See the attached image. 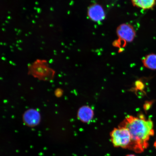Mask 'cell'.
I'll return each instance as SVG.
<instances>
[{"label":"cell","mask_w":156,"mask_h":156,"mask_svg":"<svg viewBox=\"0 0 156 156\" xmlns=\"http://www.w3.org/2000/svg\"><path fill=\"white\" fill-rule=\"evenodd\" d=\"M142 62L146 68L151 70H156V54L148 55L142 59Z\"/></svg>","instance_id":"cell-8"},{"label":"cell","mask_w":156,"mask_h":156,"mask_svg":"<svg viewBox=\"0 0 156 156\" xmlns=\"http://www.w3.org/2000/svg\"><path fill=\"white\" fill-rule=\"evenodd\" d=\"M87 14L89 18L95 22L102 21L105 17L104 9L102 6L97 3L94 4L89 7Z\"/></svg>","instance_id":"cell-5"},{"label":"cell","mask_w":156,"mask_h":156,"mask_svg":"<svg viewBox=\"0 0 156 156\" xmlns=\"http://www.w3.org/2000/svg\"><path fill=\"white\" fill-rule=\"evenodd\" d=\"M90 110L87 108H83L82 109L80 113V115L81 118L84 121H87L90 119L91 117Z\"/></svg>","instance_id":"cell-9"},{"label":"cell","mask_w":156,"mask_h":156,"mask_svg":"<svg viewBox=\"0 0 156 156\" xmlns=\"http://www.w3.org/2000/svg\"><path fill=\"white\" fill-rule=\"evenodd\" d=\"M134 6L144 9H151L154 6L156 0H130Z\"/></svg>","instance_id":"cell-7"},{"label":"cell","mask_w":156,"mask_h":156,"mask_svg":"<svg viewBox=\"0 0 156 156\" xmlns=\"http://www.w3.org/2000/svg\"><path fill=\"white\" fill-rule=\"evenodd\" d=\"M111 140L115 147H130L131 138L129 131L125 127L120 126L115 128L111 133Z\"/></svg>","instance_id":"cell-3"},{"label":"cell","mask_w":156,"mask_h":156,"mask_svg":"<svg viewBox=\"0 0 156 156\" xmlns=\"http://www.w3.org/2000/svg\"><path fill=\"white\" fill-rule=\"evenodd\" d=\"M23 119L27 126H36L40 121V113L35 109H29L23 115Z\"/></svg>","instance_id":"cell-6"},{"label":"cell","mask_w":156,"mask_h":156,"mask_svg":"<svg viewBox=\"0 0 156 156\" xmlns=\"http://www.w3.org/2000/svg\"><path fill=\"white\" fill-rule=\"evenodd\" d=\"M28 70L29 75L41 80L49 81L54 76V70L45 60H37L29 66Z\"/></svg>","instance_id":"cell-2"},{"label":"cell","mask_w":156,"mask_h":156,"mask_svg":"<svg viewBox=\"0 0 156 156\" xmlns=\"http://www.w3.org/2000/svg\"><path fill=\"white\" fill-rule=\"evenodd\" d=\"M126 156H136L134 155V154H129V155H126Z\"/></svg>","instance_id":"cell-10"},{"label":"cell","mask_w":156,"mask_h":156,"mask_svg":"<svg viewBox=\"0 0 156 156\" xmlns=\"http://www.w3.org/2000/svg\"><path fill=\"white\" fill-rule=\"evenodd\" d=\"M116 34L119 40L116 41L113 44L116 46L118 44L123 43L124 46L126 43L131 42L135 37L136 34L135 30L131 25L122 24L118 26L116 29Z\"/></svg>","instance_id":"cell-4"},{"label":"cell","mask_w":156,"mask_h":156,"mask_svg":"<svg viewBox=\"0 0 156 156\" xmlns=\"http://www.w3.org/2000/svg\"><path fill=\"white\" fill-rule=\"evenodd\" d=\"M121 126L128 130L131 138L130 148L141 153L147 147L148 141L154 134V124L151 119H146L142 116L126 117Z\"/></svg>","instance_id":"cell-1"}]
</instances>
